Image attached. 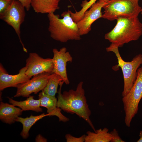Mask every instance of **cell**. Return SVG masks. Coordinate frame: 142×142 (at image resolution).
<instances>
[{
	"label": "cell",
	"instance_id": "obj_11",
	"mask_svg": "<svg viewBox=\"0 0 142 142\" xmlns=\"http://www.w3.org/2000/svg\"><path fill=\"white\" fill-rule=\"evenodd\" d=\"M52 51L53 68L52 73L59 75L66 84H69L70 82L67 76L66 66L68 62H72V57L65 47L61 48L59 50L54 48Z\"/></svg>",
	"mask_w": 142,
	"mask_h": 142
},
{
	"label": "cell",
	"instance_id": "obj_8",
	"mask_svg": "<svg viewBox=\"0 0 142 142\" xmlns=\"http://www.w3.org/2000/svg\"><path fill=\"white\" fill-rule=\"evenodd\" d=\"M52 72L42 73L33 76L27 82L20 84L17 87L14 97H28L32 93L37 94L42 91L47 85Z\"/></svg>",
	"mask_w": 142,
	"mask_h": 142
},
{
	"label": "cell",
	"instance_id": "obj_25",
	"mask_svg": "<svg viewBox=\"0 0 142 142\" xmlns=\"http://www.w3.org/2000/svg\"><path fill=\"white\" fill-rule=\"evenodd\" d=\"M35 141L37 142H46L47 141V140L41 135L39 134L36 137Z\"/></svg>",
	"mask_w": 142,
	"mask_h": 142
},
{
	"label": "cell",
	"instance_id": "obj_19",
	"mask_svg": "<svg viewBox=\"0 0 142 142\" xmlns=\"http://www.w3.org/2000/svg\"><path fill=\"white\" fill-rule=\"evenodd\" d=\"M62 81L63 80L60 76L56 73H52L47 85L42 92L47 94L55 97V94L58 92V86Z\"/></svg>",
	"mask_w": 142,
	"mask_h": 142
},
{
	"label": "cell",
	"instance_id": "obj_2",
	"mask_svg": "<svg viewBox=\"0 0 142 142\" xmlns=\"http://www.w3.org/2000/svg\"><path fill=\"white\" fill-rule=\"evenodd\" d=\"M116 20L115 27L104 37L114 45L121 47L125 44L138 40L142 35V23L138 17L121 18Z\"/></svg>",
	"mask_w": 142,
	"mask_h": 142
},
{
	"label": "cell",
	"instance_id": "obj_9",
	"mask_svg": "<svg viewBox=\"0 0 142 142\" xmlns=\"http://www.w3.org/2000/svg\"><path fill=\"white\" fill-rule=\"evenodd\" d=\"M26 73L31 78L44 73L52 72L53 68L52 59L44 58L36 53H30L26 60Z\"/></svg>",
	"mask_w": 142,
	"mask_h": 142
},
{
	"label": "cell",
	"instance_id": "obj_7",
	"mask_svg": "<svg viewBox=\"0 0 142 142\" xmlns=\"http://www.w3.org/2000/svg\"><path fill=\"white\" fill-rule=\"evenodd\" d=\"M25 8L17 0H13L6 9L0 14V18L12 27L19 38L23 51L27 53L21 38L20 27L24 21L26 13Z\"/></svg>",
	"mask_w": 142,
	"mask_h": 142
},
{
	"label": "cell",
	"instance_id": "obj_13",
	"mask_svg": "<svg viewBox=\"0 0 142 142\" xmlns=\"http://www.w3.org/2000/svg\"><path fill=\"white\" fill-rule=\"evenodd\" d=\"M38 99L40 100V106L46 108L48 116H55L58 117L59 121L65 122L69 119L61 112V109L57 106V99L55 97L44 93L42 92L38 95Z\"/></svg>",
	"mask_w": 142,
	"mask_h": 142
},
{
	"label": "cell",
	"instance_id": "obj_26",
	"mask_svg": "<svg viewBox=\"0 0 142 142\" xmlns=\"http://www.w3.org/2000/svg\"><path fill=\"white\" fill-rule=\"evenodd\" d=\"M140 138L137 141V142H142V131H140L139 133Z\"/></svg>",
	"mask_w": 142,
	"mask_h": 142
},
{
	"label": "cell",
	"instance_id": "obj_5",
	"mask_svg": "<svg viewBox=\"0 0 142 142\" xmlns=\"http://www.w3.org/2000/svg\"><path fill=\"white\" fill-rule=\"evenodd\" d=\"M118 47L111 44L106 48L108 52H114L118 61V67L122 70L123 76L124 88L122 93V97L124 96L130 91L136 79L137 71L142 64V54H140L135 56L130 62H125L120 54Z\"/></svg>",
	"mask_w": 142,
	"mask_h": 142
},
{
	"label": "cell",
	"instance_id": "obj_23",
	"mask_svg": "<svg viewBox=\"0 0 142 142\" xmlns=\"http://www.w3.org/2000/svg\"><path fill=\"white\" fill-rule=\"evenodd\" d=\"M13 0H0V14L7 8Z\"/></svg>",
	"mask_w": 142,
	"mask_h": 142
},
{
	"label": "cell",
	"instance_id": "obj_28",
	"mask_svg": "<svg viewBox=\"0 0 142 142\" xmlns=\"http://www.w3.org/2000/svg\"><path fill=\"white\" fill-rule=\"evenodd\" d=\"M141 14H142V10H141Z\"/></svg>",
	"mask_w": 142,
	"mask_h": 142
},
{
	"label": "cell",
	"instance_id": "obj_24",
	"mask_svg": "<svg viewBox=\"0 0 142 142\" xmlns=\"http://www.w3.org/2000/svg\"><path fill=\"white\" fill-rule=\"evenodd\" d=\"M19 1L24 7L27 11L29 10L31 7V0H17Z\"/></svg>",
	"mask_w": 142,
	"mask_h": 142
},
{
	"label": "cell",
	"instance_id": "obj_4",
	"mask_svg": "<svg viewBox=\"0 0 142 142\" xmlns=\"http://www.w3.org/2000/svg\"><path fill=\"white\" fill-rule=\"evenodd\" d=\"M139 0H109L103 8L102 18L110 21L121 18L138 17L142 7L139 4Z\"/></svg>",
	"mask_w": 142,
	"mask_h": 142
},
{
	"label": "cell",
	"instance_id": "obj_22",
	"mask_svg": "<svg viewBox=\"0 0 142 142\" xmlns=\"http://www.w3.org/2000/svg\"><path fill=\"white\" fill-rule=\"evenodd\" d=\"M113 137L111 142H125L119 135L118 131L115 129H114L110 132Z\"/></svg>",
	"mask_w": 142,
	"mask_h": 142
},
{
	"label": "cell",
	"instance_id": "obj_27",
	"mask_svg": "<svg viewBox=\"0 0 142 142\" xmlns=\"http://www.w3.org/2000/svg\"><path fill=\"white\" fill-rule=\"evenodd\" d=\"M99 0L100 1L103 2H107L109 0Z\"/></svg>",
	"mask_w": 142,
	"mask_h": 142
},
{
	"label": "cell",
	"instance_id": "obj_3",
	"mask_svg": "<svg viewBox=\"0 0 142 142\" xmlns=\"http://www.w3.org/2000/svg\"><path fill=\"white\" fill-rule=\"evenodd\" d=\"M70 11L63 12L59 18L54 13L48 14L49 21L48 30L53 39L65 43L70 40H79L81 39L77 23L72 18Z\"/></svg>",
	"mask_w": 142,
	"mask_h": 142
},
{
	"label": "cell",
	"instance_id": "obj_16",
	"mask_svg": "<svg viewBox=\"0 0 142 142\" xmlns=\"http://www.w3.org/2000/svg\"><path fill=\"white\" fill-rule=\"evenodd\" d=\"M9 103L15 106L20 108L23 111L31 110L37 112H42L43 110L40 107V100H36L33 96L30 95L25 100L18 101L8 97Z\"/></svg>",
	"mask_w": 142,
	"mask_h": 142
},
{
	"label": "cell",
	"instance_id": "obj_29",
	"mask_svg": "<svg viewBox=\"0 0 142 142\" xmlns=\"http://www.w3.org/2000/svg\"></svg>",
	"mask_w": 142,
	"mask_h": 142
},
{
	"label": "cell",
	"instance_id": "obj_14",
	"mask_svg": "<svg viewBox=\"0 0 142 142\" xmlns=\"http://www.w3.org/2000/svg\"><path fill=\"white\" fill-rule=\"evenodd\" d=\"M23 111L12 104L1 102L0 104V119L5 123L11 124L16 121Z\"/></svg>",
	"mask_w": 142,
	"mask_h": 142
},
{
	"label": "cell",
	"instance_id": "obj_6",
	"mask_svg": "<svg viewBox=\"0 0 142 142\" xmlns=\"http://www.w3.org/2000/svg\"><path fill=\"white\" fill-rule=\"evenodd\" d=\"M142 98V66L137 71L135 81L129 92L123 97L125 113L124 123L129 127L133 118L138 113L139 102Z\"/></svg>",
	"mask_w": 142,
	"mask_h": 142
},
{
	"label": "cell",
	"instance_id": "obj_18",
	"mask_svg": "<svg viewBox=\"0 0 142 142\" xmlns=\"http://www.w3.org/2000/svg\"><path fill=\"white\" fill-rule=\"evenodd\" d=\"M48 116L47 114L43 113L38 115H31L29 117L23 118L18 117L16 121L21 123L22 125V129L20 133V135L24 139H27L29 136V131L32 127L37 121L43 117Z\"/></svg>",
	"mask_w": 142,
	"mask_h": 142
},
{
	"label": "cell",
	"instance_id": "obj_12",
	"mask_svg": "<svg viewBox=\"0 0 142 142\" xmlns=\"http://www.w3.org/2000/svg\"><path fill=\"white\" fill-rule=\"evenodd\" d=\"M26 67L21 69L16 74H9L1 63L0 64V90L8 87L17 88L20 84L25 83L31 79L26 73Z\"/></svg>",
	"mask_w": 142,
	"mask_h": 142
},
{
	"label": "cell",
	"instance_id": "obj_10",
	"mask_svg": "<svg viewBox=\"0 0 142 142\" xmlns=\"http://www.w3.org/2000/svg\"><path fill=\"white\" fill-rule=\"evenodd\" d=\"M105 3L99 0L84 13L82 18L77 23L80 36L88 33L91 30L92 23L97 19L102 18V9Z\"/></svg>",
	"mask_w": 142,
	"mask_h": 142
},
{
	"label": "cell",
	"instance_id": "obj_20",
	"mask_svg": "<svg viewBox=\"0 0 142 142\" xmlns=\"http://www.w3.org/2000/svg\"><path fill=\"white\" fill-rule=\"evenodd\" d=\"M97 0H90L88 1L85 0L83 2L81 6L82 8L79 11H76L74 13V18L77 20H80L83 17L84 13L90 8L92 5L96 3Z\"/></svg>",
	"mask_w": 142,
	"mask_h": 142
},
{
	"label": "cell",
	"instance_id": "obj_1",
	"mask_svg": "<svg viewBox=\"0 0 142 142\" xmlns=\"http://www.w3.org/2000/svg\"><path fill=\"white\" fill-rule=\"evenodd\" d=\"M64 83L61 82L58 92L57 106L61 110L71 114H75L82 118L89 124L95 132L96 130L90 119L91 111L87 103L83 82H80L75 90L70 89L61 92L62 86Z\"/></svg>",
	"mask_w": 142,
	"mask_h": 142
},
{
	"label": "cell",
	"instance_id": "obj_17",
	"mask_svg": "<svg viewBox=\"0 0 142 142\" xmlns=\"http://www.w3.org/2000/svg\"><path fill=\"white\" fill-rule=\"evenodd\" d=\"M86 133L85 142H109L113 138L109 129L106 128L96 130L95 132L88 131Z\"/></svg>",
	"mask_w": 142,
	"mask_h": 142
},
{
	"label": "cell",
	"instance_id": "obj_21",
	"mask_svg": "<svg viewBox=\"0 0 142 142\" xmlns=\"http://www.w3.org/2000/svg\"><path fill=\"white\" fill-rule=\"evenodd\" d=\"M86 135L84 134L79 137H76L69 134H67L65 138L67 142H85Z\"/></svg>",
	"mask_w": 142,
	"mask_h": 142
},
{
	"label": "cell",
	"instance_id": "obj_15",
	"mask_svg": "<svg viewBox=\"0 0 142 142\" xmlns=\"http://www.w3.org/2000/svg\"><path fill=\"white\" fill-rule=\"evenodd\" d=\"M61 0H31V5L35 12L41 14L54 13L59 8Z\"/></svg>",
	"mask_w": 142,
	"mask_h": 142
}]
</instances>
